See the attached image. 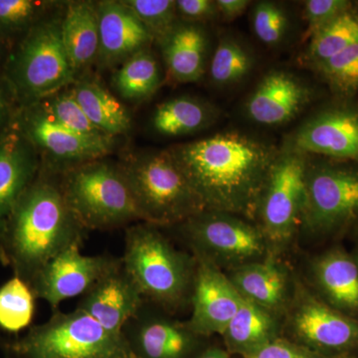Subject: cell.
Segmentation results:
<instances>
[{
  "instance_id": "1",
  "label": "cell",
  "mask_w": 358,
  "mask_h": 358,
  "mask_svg": "<svg viewBox=\"0 0 358 358\" xmlns=\"http://www.w3.org/2000/svg\"><path fill=\"white\" fill-rule=\"evenodd\" d=\"M281 150L239 131H227L169 150L205 210L256 223L259 204Z\"/></svg>"
},
{
  "instance_id": "2",
  "label": "cell",
  "mask_w": 358,
  "mask_h": 358,
  "mask_svg": "<svg viewBox=\"0 0 358 358\" xmlns=\"http://www.w3.org/2000/svg\"><path fill=\"white\" fill-rule=\"evenodd\" d=\"M84 230L61 185L38 179L21 196L0 232V257L15 275L30 284L54 257L82 242Z\"/></svg>"
},
{
  "instance_id": "3",
  "label": "cell",
  "mask_w": 358,
  "mask_h": 358,
  "mask_svg": "<svg viewBox=\"0 0 358 358\" xmlns=\"http://www.w3.org/2000/svg\"><path fill=\"white\" fill-rule=\"evenodd\" d=\"M300 231L334 243L358 238V162L308 155Z\"/></svg>"
},
{
  "instance_id": "4",
  "label": "cell",
  "mask_w": 358,
  "mask_h": 358,
  "mask_svg": "<svg viewBox=\"0 0 358 358\" xmlns=\"http://www.w3.org/2000/svg\"><path fill=\"white\" fill-rule=\"evenodd\" d=\"M122 263L143 298L166 308L190 300L196 260L176 249L157 226L143 222L127 230Z\"/></svg>"
},
{
  "instance_id": "5",
  "label": "cell",
  "mask_w": 358,
  "mask_h": 358,
  "mask_svg": "<svg viewBox=\"0 0 358 358\" xmlns=\"http://www.w3.org/2000/svg\"><path fill=\"white\" fill-rule=\"evenodd\" d=\"M143 222L179 225L205 211L169 150L138 157L121 169Z\"/></svg>"
},
{
  "instance_id": "6",
  "label": "cell",
  "mask_w": 358,
  "mask_h": 358,
  "mask_svg": "<svg viewBox=\"0 0 358 358\" xmlns=\"http://www.w3.org/2000/svg\"><path fill=\"white\" fill-rule=\"evenodd\" d=\"M6 350L7 358H138L124 336L110 334L79 308L54 313Z\"/></svg>"
},
{
  "instance_id": "7",
  "label": "cell",
  "mask_w": 358,
  "mask_h": 358,
  "mask_svg": "<svg viewBox=\"0 0 358 358\" xmlns=\"http://www.w3.org/2000/svg\"><path fill=\"white\" fill-rule=\"evenodd\" d=\"M68 206L85 229H105L141 220L121 169L91 162L71 171L61 185Z\"/></svg>"
},
{
  "instance_id": "8",
  "label": "cell",
  "mask_w": 358,
  "mask_h": 358,
  "mask_svg": "<svg viewBox=\"0 0 358 358\" xmlns=\"http://www.w3.org/2000/svg\"><path fill=\"white\" fill-rule=\"evenodd\" d=\"M8 70L14 92L31 103L73 83L77 73L63 43L62 20L35 23L11 58Z\"/></svg>"
},
{
  "instance_id": "9",
  "label": "cell",
  "mask_w": 358,
  "mask_h": 358,
  "mask_svg": "<svg viewBox=\"0 0 358 358\" xmlns=\"http://www.w3.org/2000/svg\"><path fill=\"white\" fill-rule=\"evenodd\" d=\"M178 226L195 259L225 272L271 254L259 226L233 214L205 210Z\"/></svg>"
},
{
  "instance_id": "10",
  "label": "cell",
  "mask_w": 358,
  "mask_h": 358,
  "mask_svg": "<svg viewBox=\"0 0 358 358\" xmlns=\"http://www.w3.org/2000/svg\"><path fill=\"white\" fill-rule=\"evenodd\" d=\"M282 319L287 338L322 357L358 355V320L329 307L300 280Z\"/></svg>"
},
{
  "instance_id": "11",
  "label": "cell",
  "mask_w": 358,
  "mask_h": 358,
  "mask_svg": "<svg viewBox=\"0 0 358 358\" xmlns=\"http://www.w3.org/2000/svg\"><path fill=\"white\" fill-rule=\"evenodd\" d=\"M307 162V155L285 148L268 176L256 224L273 255H281L300 231Z\"/></svg>"
},
{
  "instance_id": "12",
  "label": "cell",
  "mask_w": 358,
  "mask_h": 358,
  "mask_svg": "<svg viewBox=\"0 0 358 358\" xmlns=\"http://www.w3.org/2000/svg\"><path fill=\"white\" fill-rule=\"evenodd\" d=\"M82 242H75L61 251L37 273L30 282L36 298L57 310L68 299L87 294L101 278L121 260L81 253Z\"/></svg>"
},
{
  "instance_id": "13",
  "label": "cell",
  "mask_w": 358,
  "mask_h": 358,
  "mask_svg": "<svg viewBox=\"0 0 358 358\" xmlns=\"http://www.w3.org/2000/svg\"><path fill=\"white\" fill-rule=\"evenodd\" d=\"M289 148L301 154L358 162V110L331 106L296 129Z\"/></svg>"
},
{
  "instance_id": "14",
  "label": "cell",
  "mask_w": 358,
  "mask_h": 358,
  "mask_svg": "<svg viewBox=\"0 0 358 358\" xmlns=\"http://www.w3.org/2000/svg\"><path fill=\"white\" fill-rule=\"evenodd\" d=\"M196 260L190 303L192 317L187 324L199 336H222L243 303L229 278L222 270Z\"/></svg>"
},
{
  "instance_id": "15",
  "label": "cell",
  "mask_w": 358,
  "mask_h": 358,
  "mask_svg": "<svg viewBox=\"0 0 358 358\" xmlns=\"http://www.w3.org/2000/svg\"><path fill=\"white\" fill-rule=\"evenodd\" d=\"M143 296L122 267V260L94 285L78 308L110 334L124 336L129 322L140 315Z\"/></svg>"
},
{
  "instance_id": "16",
  "label": "cell",
  "mask_w": 358,
  "mask_h": 358,
  "mask_svg": "<svg viewBox=\"0 0 358 358\" xmlns=\"http://www.w3.org/2000/svg\"><path fill=\"white\" fill-rule=\"evenodd\" d=\"M17 128L34 148L61 162H90L110 152L113 140H92L73 133L49 117L38 103L21 113Z\"/></svg>"
},
{
  "instance_id": "17",
  "label": "cell",
  "mask_w": 358,
  "mask_h": 358,
  "mask_svg": "<svg viewBox=\"0 0 358 358\" xmlns=\"http://www.w3.org/2000/svg\"><path fill=\"white\" fill-rule=\"evenodd\" d=\"M310 289L334 310L358 320V262L341 244L313 257L310 264Z\"/></svg>"
},
{
  "instance_id": "18",
  "label": "cell",
  "mask_w": 358,
  "mask_h": 358,
  "mask_svg": "<svg viewBox=\"0 0 358 358\" xmlns=\"http://www.w3.org/2000/svg\"><path fill=\"white\" fill-rule=\"evenodd\" d=\"M238 294L280 320L293 296L294 278L289 268L270 254L265 259L225 272Z\"/></svg>"
},
{
  "instance_id": "19",
  "label": "cell",
  "mask_w": 358,
  "mask_h": 358,
  "mask_svg": "<svg viewBox=\"0 0 358 358\" xmlns=\"http://www.w3.org/2000/svg\"><path fill=\"white\" fill-rule=\"evenodd\" d=\"M313 92L292 73L270 71L247 100L245 110L251 121L278 127L293 121L312 100Z\"/></svg>"
},
{
  "instance_id": "20",
  "label": "cell",
  "mask_w": 358,
  "mask_h": 358,
  "mask_svg": "<svg viewBox=\"0 0 358 358\" xmlns=\"http://www.w3.org/2000/svg\"><path fill=\"white\" fill-rule=\"evenodd\" d=\"M100 47L103 63L115 64L145 50L154 35L122 1H101L96 4Z\"/></svg>"
},
{
  "instance_id": "21",
  "label": "cell",
  "mask_w": 358,
  "mask_h": 358,
  "mask_svg": "<svg viewBox=\"0 0 358 358\" xmlns=\"http://www.w3.org/2000/svg\"><path fill=\"white\" fill-rule=\"evenodd\" d=\"M34 147L18 128L0 136V232L21 196L34 181Z\"/></svg>"
},
{
  "instance_id": "22",
  "label": "cell",
  "mask_w": 358,
  "mask_h": 358,
  "mask_svg": "<svg viewBox=\"0 0 358 358\" xmlns=\"http://www.w3.org/2000/svg\"><path fill=\"white\" fill-rule=\"evenodd\" d=\"M199 338L187 322L159 315L148 317L138 324L134 353L138 358H185Z\"/></svg>"
},
{
  "instance_id": "23",
  "label": "cell",
  "mask_w": 358,
  "mask_h": 358,
  "mask_svg": "<svg viewBox=\"0 0 358 358\" xmlns=\"http://www.w3.org/2000/svg\"><path fill=\"white\" fill-rule=\"evenodd\" d=\"M281 331L279 317L243 300L222 336L228 352L245 357L281 336Z\"/></svg>"
},
{
  "instance_id": "24",
  "label": "cell",
  "mask_w": 358,
  "mask_h": 358,
  "mask_svg": "<svg viewBox=\"0 0 358 358\" xmlns=\"http://www.w3.org/2000/svg\"><path fill=\"white\" fill-rule=\"evenodd\" d=\"M207 37L199 25L174 26L162 38V52L171 76L178 82L199 81L203 76Z\"/></svg>"
},
{
  "instance_id": "25",
  "label": "cell",
  "mask_w": 358,
  "mask_h": 358,
  "mask_svg": "<svg viewBox=\"0 0 358 358\" xmlns=\"http://www.w3.org/2000/svg\"><path fill=\"white\" fill-rule=\"evenodd\" d=\"M62 39L76 73L93 62L100 47L96 4L92 1L68 4L62 18Z\"/></svg>"
},
{
  "instance_id": "26",
  "label": "cell",
  "mask_w": 358,
  "mask_h": 358,
  "mask_svg": "<svg viewBox=\"0 0 358 358\" xmlns=\"http://www.w3.org/2000/svg\"><path fill=\"white\" fill-rule=\"evenodd\" d=\"M71 91L90 121L103 134L114 138L131 129L128 110L100 84L83 80Z\"/></svg>"
},
{
  "instance_id": "27",
  "label": "cell",
  "mask_w": 358,
  "mask_h": 358,
  "mask_svg": "<svg viewBox=\"0 0 358 358\" xmlns=\"http://www.w3.org/2000/svg\"><path fill=\"white\" fill-rule=\"evenodd\" d=\"M214 119L215 112L206 103L180 96L157 106L152 127L162 136H185L206 128Z\"/></svg>"
},
{
  "instance_id": "28",
  "label": "cell",
  "mask_w": 358,
  "mask_h": 358,
  "mask_svg": "<svg viewBox=\"0 0 358 358\" xmlns=\"http://www.w3.org/2000/svg\"><path fill=\"white\" fill-rule=\"evenodd\" d=\"M162 81L157 59L148 49L124 61L115 73L113 84L120 95L129 100H145L155 93Z\"/></svg>"
},
{
  "instance_id": "29",
  "label": "cell",
  "mask_w": 358,
  "mask_h": 358,
  "mask_svg": "<svg viewBox=\"0 0 358 358\" xmlns=\"http://www.w3.org/2000/svg\"><path fill=\"white\" fill-rule=\"evenodd\" d=\"M355 44H358V15L353 7L310 37L307 61L315 67Z\"/></svg>"
},
{
  "instance_id": "30",
  "label": "cell",
  "mask_w": 358,
  "mask_h": 358,
  "mask_svg": "<svg viewBox=\"0 0 358 358\" xmlns=\"http://www.w3.org/2000/svg\"><path fill=\"white\" fill-rule=\"evenodd\" d=\"M34 293L28 282L15 277L0 288V327L18 333L29 326L34 313Z\"/></svg>"
},
{
  "instance_id": "31",
  "label": "cell",
  "mask_w": 358,
  "mask_h": 358,
  "mask_svg": "<svg viewBox=\"0 0 358 358\" xmlns=\"http://www.w3.org/2000/svg\"><path fill=\"white\" fill-rule=\"evenodd\" d=\"M252 67L253 58L243 45L233 38H224L212 57L211 80L217 86H232L248 76Z\"/></svg>"
},
{
  "instance_id": "32",
  "label": "cell",
  "mask_w": 358,
  "mask_h": 358,
  "mask_svg": "<svg viewBox=\"0 0 358 358\" xmlns=\"http://www.w3.org/2000/svg\"><path fill=\"white\" fill-rule=\"evenodd\" d=\"M38 103L49 117L73 133L92 140H113L90 121L72 91L58 92Z\"/></svg>"
},
{
  "instance_id": "33",
  "label": "cell",
  "mask_w": 358,
  "mask_h": 358,
  "mask_svg": "<svg viewBox=\"0 0 358 358\" xmlns=\"http://www.w3.org/2000/svg\"><path fill=\"white\" fill-rule=\"evenodd\" d=\"M313 68L336 95L341 98L357 95L358 44Z\"/></svg>"
},
{
  "instance_id": "34",
  "label": "cell",
  "mask_w": 358,
  "mask_h": 358,
  "mask_svg": "<svg viewBox=\"0 0 358 358\" xmlns=\"http://www.w3.org/2000/svg\"><path fill=\"white\" fill-rule=\"evenodd\" d=\"M129 7L150 33L164 38L173 29L176 1L173 0H124Z\"/></svg>"
},
{
  "instance_id": "35",
  "label": "cell",
  "mask_w": 358,
  "mask_h": 358,
  "mask_svg": "<svg viewBox=\"0 0 358 358\" xmlns=\"http://www.w3.org/2000/svg\"><path fill=\"white\" fill-rule=\"evenodd\" d=\"M252 23L258 39L268 46H275L284 39L289 20L281 6L274 2L261 1L254 7Z\"/></svg>"
},
{
  "instance_id": "36",
  "label": "cell",
  "mask_w": 358,
  "mask_h": 358,
  "mask_svg": "<svg viewBox=\"0 0 358 358\" xmlns=\"http://www.w3.org/2000/svg\"><path fill=\"white\" fill-rule=\"evenodd\" d=\"M51 2L0 0V31L16 32L33 24Z\"/></svg>"
},
{
  "instance_id": "37",
  "label": "cell",
  "mask_w": 358,
  "mask_h": 358,
  "mask_svg": "<svg viewBox=\"0 0 358 358\" xmlns=\"http://www.w3.org/2000/svg\"><path fill=\"white\" fill-rule=\"evenodd\" d=\"M353 7V2L348 0H308L305 3L306 38H310L315 32L352 10Z\"/></svg>"
},
{
  "instance_id": "38",
  "label": "cell",
  "mask_w": 358,
  "mask_h": 358,
  "mask_svg": "<svg viewBox=\"0 0 358 358\" xmlns=\"http://www.w3.org/2000/svg\"><path fill=\"white\" fill-rule=\"evenodd\" d=\"M243 358H329L294 343L291 339L279 336L263 346L256 352Z\"/></svg>"
},
{
  "instance_id": "39",
  "label": "cell",
  "mask_w": 358,
  "mask_h": 358,
  "mask_svg": "<svg viewBox=\"0 0 358 358\" xmlns=\"http://www.w3.org/2000/svg\"><path fill=\"white\" fill-rule=\"evenodd\" d=\"M176 10L188 20H205L218 13L215 1L211 0H178Z\"/></svg>"
},
{
  "instance_id": "40",
  "label": "cell",
  "mask_w": 358,
  "mask_h": 358,
  "mask_svg": "<svg viewBox=\"0 0 358 358\" xmlns=\"http://www.w3.org/2000/svg\"><path fill=\"white\" fill-rule=\"evenodd\" d=\"M218 13L226 20H233L239 17L251 3L249 0H217L215 1Z\"/></svg>"
},
{
  "instance_id": "41",
  "label": "cell",
  "mask_w": 358,
  "mask_h": 358,
  "mask_svg": "<svg viewBox=\"0 0 358 358\" xmlns=\"http://www.w3.org/2000/svg\"><path fill=\"white\" fill-rule=\"evenodd\" d=\"M10 112V102L3 85L0 83V128H2Z\"/></svg>"
},
{
  "instance_id": "42",
  "label": "cell",
  "mask_w": 358,
  "mask_h": 358,
  "mask_svg": "<svg viewBox=\"0 0 358 358\" xmlns=\"http://www.w3.org/2000/svg\"><path fill=\"white\" fill-rule=\"evenodd\" d=\"M197 358H230V353L222 348H211L205 350Z\"/></svg>"
},
{
  "instance_id": "43",
  "label": "cell",
  "mask_w": 358,
  "mask_h": 358,
  "mask_svg": "<svg viewBox=\"0 0 358 358\" xmlns=\"http://www.w3.org/2000/svg\"><path fill=\"white\" fill-rule=\"evenodd\" d=\"M352 252L353 256L355 257V259H357V261L358 262V238L357 239V243H355V248H353Z\"/></svg>"
},
{
  "instance_id": "44",
  "label": "cell",
  "mask_w": 358,
  "mask_h": 358,
  "mask_svg": "<svg viewBox=\"0 0 358 358\" xmlns=\"http://www.w3.org/2000/svg\"><path fill=\"white\" fill-rule=\"evenodd\" d=\"M331 358H358V355H345V357H331Z\"/></svg>"
},
{
  "instance_id": "45",
  "label": "cell",
  "mask_w": 358,
  "mask_h": 358,
  "mask_svg": "<svg viewBox=\"0 0 358 358\" xmlns=\"http://www.w3.org/2000/svg\"><path fill=\"white\" fill-rule=\"evenodd\" d=\"M355 13H357V15H358V2H357V4H355Z\"/></svg>"
},
{
  "instance_id": "46",
  "label": "cell",
  "mask_w": 358,
  "mask_h": 358,
  "mask_svg": "<svg viewBox=\"0 0 358 358\" xmlns=\"http://www.w3.org/2000/svg\"><path fill=\"white\" fill-rule=\"evenodd\" d=\"M358 110V109H357Z\"/></svg>"
}]
</instances>
